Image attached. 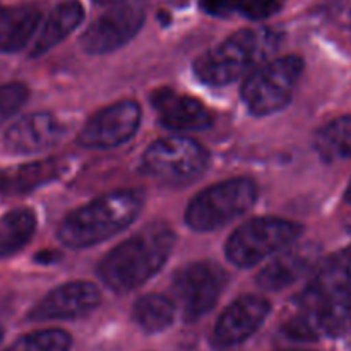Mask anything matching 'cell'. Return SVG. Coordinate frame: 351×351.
Segmentation results:
<instances>
[{"mask_svg":"<svg viewBox=\"0 0 351 351\" xmlns=\"http://www.w3.org/2000/svg\"><path fill=\"white\" fill-rule=\"evenodd\" d=\"M144 19L146 0H117L86 27L79 45L89 55L112 53L139 33Z\"/></svg>","mask_w":351,"mask_h":351,"instance_id":"obj_10","label":"cell"},{"mask_svg":"<svg viewBox=\"0 0 351 351\" xmlns=\"http://www.w3.org/2000/svg\"><path fill=\"white\" fill-rule=\"evenodd\" d=\"M64 134L65 125L53 113H29L5 130L3 146L12 154H36L53 147Z\"/></svg>","mask_w":351,"mask_h":351,"instance_id":"obj_15","label":"cell"},{"mask_svg":"<svg viewBox=\"0 0 351 351\" xmlns=\"http://www.w3.org/2000/svg\"><path fill=\"white\" fill-rule=\"evenodd\" d=\"M173 228L154 221L113 247L98 264L99 280L115 293H129L156 276L173 252Z\"/></svg>","mask_w":351,"mask_h":351,"instance_id":"obj_1","label":"cell"},{"mask_svg":"<svg viewBox=\"0 0 351 351\" xmlns=\"http://www.w3.org/2000/svg\"><path fill=\"white\" fill-rule=\"evenodd\" d=\"M319 249L315 243H293L278 252L267 266L261 269L256 281L266 291H281L297 283L305 274H311L319 263Z\"/></svg>","mask_w":351,"mask_h":351,"instance_id":"obj_16","label":"cell"},{"mask_svg":"<svg viewBox=\"0 0 351 351\" xmlns=\"http://www.w3.org/2000/svg\"><path fill=\"white\" fill-rule=\"evenodd\" d=\"M314 149L324 163L351 160V115L331 120L315 132Z\"/></svg>","mask_w":351,"mask_h":351,"instance_id":"obj_21","label":"cell"},{"mask_svg":"<svg viewBox=\"0 0 351 351\" xmlns=\"http://www.w3.org/2000/svg\"><path fill=\"white\" fill-rule=\"evenodd\" d=\"M72 338L62 329H41L21 336L3 351H69Z\"/></svg>","mask_w":351,"mask_h":351,"instance_id":"obj_25","label":"cell"},{"mask_svg":"<svg viewBox=\"0 0 351 351\" xmlns=\"http://www.w3.org/2000/svg\"><path fill=\"white\" fill-rule=\"evenodd\" d=\"M143 110L134 99H122L98 110L81 129L77 144L86 149H113L132 139L139 130Z\"/></svg>","mask_w":351,"mask_h":351,"instance_id":"obj_11","label":"cell"},{"mask_svg":"<svg viewBox=\"0 0 351 351\" xmlns=\"http://www.w3.org/2000/svg\"><path fill=\"white\" fill-rule=\"evenodd\" d=\"M287 2L288 0H201V5L211 16H240L250 21H259L280 12Z\"/></svg>","mask_w":351,"mask_h":351,"instance_id":"obj_24","label":"cell"},{"mask_svg":"<svg viewBox=\"0 0 351 351\" xmlns=\"http://www.w3.org/2000/svg\"><path fill=\"white\" fill-rule=\"evenodd\" d=\"M228 283V274L213 261L185 264L173 274L171 293L187 322H194L211 312Z\"/></svg>","mask_w":351,"mask_h":351,"instance_id":"obj_8","label":"cell"},{"mask_svg":"<svg viewBox=\"0 0 351 351\" xmlns=\"http://www.w3.org/2000/svg\"><path fill=\"white\" fill-rule=\"evenodd\" d=\"M302 232L304 226L291 219L276 216L249 219L226 240V259L237 267H254L293 245L302 237Z\"/></svg>","mask_w":351,"mask_h":351,"instance_id":"obj_7","label":"cell"},{"mask_svg":"<svg viewBox=\"0 0 351 351\" xmlns=\"http://www.w3.org/2000/svg\"><path fill=\"white\" fill-rule=\"evenodd\" d=\"M288 351H305V350H288Z\"/></svg>","mask_w":351,"mask_h":351,"instance_id":"obj_30","label":"cell"},{"mask_svg":"<svg viewBox=\"0 0 351 351\" xmlns=\"http://www.w3.org/2000/svg\"><path fill=\"white\" fill-rule=\"evenodd\" d=\"M281 41L283 34L271 27H243L199 55L192 69L202 84L228 86L273 60Z\"/></svg>","mask_w":351,"mask_h":351,"instance_id":"obj_2","label":"cell"},{"mask_svg":"<svg viewBox=\"0 0 351 351\" xmlns=\"http://www.w3.org/2000/svg\"><path fill=\"white\" fill-rule=\"evenodd\" d=\"M64 173L58 160H41L17 167L0 168V195H23L33 192Z\"/></svg>","mask_w":351,"mask_h":351,"instance_id":"obj_18","label":"cell"},{"mask_svg":"<svg viewBox=\"0 0 351 351\" xmlns=\"http://www.w3.org/2000/svg\"><path fill=\"white\" fill-rule=\"evenodd\" d=\"M40 21L41 12L36 7L0 5V53H12L26 47Z\"/></svg>","mask_w":351,"mask_h":351,"instance_id":"obj_20","label":"cell"},{"mask_svg":"<svg viewBox=\"0 0 351 351\" xmlns=\"http://www.w3.org/2000/svg\"><path fill=\"white\" fill-rule=\"evenodd\" d=\"M96 3H103V5H110V3L117 2V0H95Z\"/></svg>","mask_w":351,"mask_h":351,"instance_id":"obj_28","label":"cell"},{"mask_svg":"<svg viewBox=\"0 0 351 351\" xmlns=\"http://www.w3.org/2000/svg\"><path fill=\"white\" fill-rule=\"evenodd\" d=\"M211 154L199 141L185 136L161 137L141 156V171L171 187L199 180L208 171Z\"/></svg>","mask_w":351,"mask_h":351,"instance_id":"obj_5","label":"cell"},{"mask_svg":"<svg viewBox=\"0 0 351 351\" xmlns=\"http://www.w3.org/2000/svg\"><path fill=\"white\" fill-rule=\"evenodd\" d=\"M132 315L136 324L143 331L156 335V332L167 331L173 324L177 317V307L171 298L160 293H149L141 297L134 304Z\"/></svg>","mask_w":351,"mask_h":351,"instance_id":"obj_23","label":"cell"},{"mask_svg":"<svg viewBox=\"0 0 351 351\" xmlns=\"http://www.w3.org/2000/svg\"><path fill=\"white\" fill-rule=\"evenodd\" d=\"M151 105L161 125L177 132L204 130L213 123V113L201 99L170 88L151 93Z\"/></svg>","mask_w":351,"mask_h":351,"instance_id":"obj_14","label":"cell"},{"mask_svg":"<svg viewBox=\"0 0 351 351\" xmlns=\"http://www.w3.org/2000/svg\"><path fill=\"white\" fill-rule=\"evenodd\" d=\"M304 60L298 55L273 58L247 75L242 86V101L250 115L269 117L290 105L304 74Z\"/></svg>","mask_w":351,"mask_h":351,"instance_id":"obj_6","label":"cell"},{"mask_svg":"<svg viewBox=\"0 0 351 351\" xmlns=\"http://www.w3.org/2000/svg\"><path fill=\"white\" fill-rule=\"evenodd\" d=\"M348 290H351V243L319 261L305 288L295 297V304L298 308L307 307L314 302Z\"/></svg>","mask_w":351,"mask_h":351,"instance_id":"obj_17","label":"cell"},{"mask_svg":"<svg viewBox=\"0 0 351 351\" xmlns=\"http://www.w3.org/2000/svg\"><path fill=\"white\" fill-rule=\"evenodd\" d=\"M283 335L293 341H321L351 335V290L298 308L283 326Z\"/></svg>","mask_w":351,"mask_h":351,"instance_id":"obj_9","label":"cell"},{"mask_svg":"<svg viewBox=\"0 0 351 351\" xmlns=\"http://www.w3.org/2000/svg\"><path fill=\"white\" fill-rule=\"evenodd\" d=\"M2 338H3V329L2 326H0V341H2Z\"/></svg>","mask_w":351,"mask_h":351,"instance_id":"obj_29","label":"cell"},{"mask_svg":"<svg viewBox=\"0 0 351 351\" xmlns=\"http://www.w3.org/2000/svg\"><path fill=\"white\" fill-rule=\"evenodd\" d=\"M36 232V215L31 209L19 208L0 218V259L23 250Z\"/></svg>","mask_w":351,"mask_h":351,"instance_id":"obj_22","label":"cell"},{"mask_svg":"<svg viewBox=\"0 0 351 351\" xmlns=\"http://www.w3.org/2000/svg\"><path fill=\"white\" fill-rule=\"evenodd\" d=\"M84 19V7L79 0H64L58 3L41 26L40 34L33 45L31 55L40 57L71 36Z\"/></svg>","mask_w":351,"mask_h":351,"instance_id":"obj_19","label":"cell"},{"mask_svg":"<svg viewBox=\"0 0 351 351\" xmlns=\"http://www.w3.org/2000/svg\"><path fill=\"white\" fill-rule=\"evenodd\" d=\"M101 304V291L91 281H69L45 295L29 311L33 322L72 321L91 314Z\"/></svg>","mask_w":351,"mask_h":351,"instance_id":"obj_13","label":"cell"},{"mask_svg":"<svg viewBox=\"0 0 351 351\" xmlns=\"http://www.w3.org/2000/svg\"><path fill=\"white\" fill-rule=\"evenodd\" d=\"M345 201H346V202H351V182L348 184V187H346V192H345Z\"/></svg>","mask_w":351,"mask_h":351,"instance_id":"obj_27","label":"cell"},{"mask_svg":"<svg viewBox=\"0 0 351 351\" xmlns=\"http://www.w3.org/2000/svg\"><path fill=\"white\" fill-rule=\"evenodd\" d=\"M146 195L139 189L103 194L64 216L57 237L69 249H88L129 228L144 208Z\"/></svg>","mask_w":351,"mask_h":351,"instance_id":"obj_3","label":"cell"},{"mask_svg":"<svg viewBox=\"0 0 351 351\" xmlns=\"http://www.w3.org/2000/svg\"><path fill=\"white\" fill-rule=\"evenodd\" d=\"M271 304L259 295H243L228 305L213 329V345L232 350L252 338L266 322Z\"/></svg>","mask_w":351,"mask_h":351,"instance_id":"obj_12","label":"cell"},{"mask_svg":"<svg viewBox=\"0 0 351 351\" xmlns=\"http://www.w3.org/2000/svg\"><path fill=\"white\" fill-rule=\"evenodd\" d=\"M29 98V89L23 82H7L0 86V125L16 115Z\"/></svg>","mask_w":351,"mask_h":351,"instance_id":"obj_26","label":"cell"},{"mask_svg":"<svg viewBox=\"0 0 351 351\" xmlns=\"http://www.w3.org/2000/svg\"><path fill=\"white\" fill-rule=\"evenodd\" d=\"M257 184L247 177L213 184L189 201L185 223L194 232H215L245 215L257 201Z\"/></svg>","mask_w":351,"mask_h":351,"instance_id":"obj_4","label":"cell"}]
</instances>
